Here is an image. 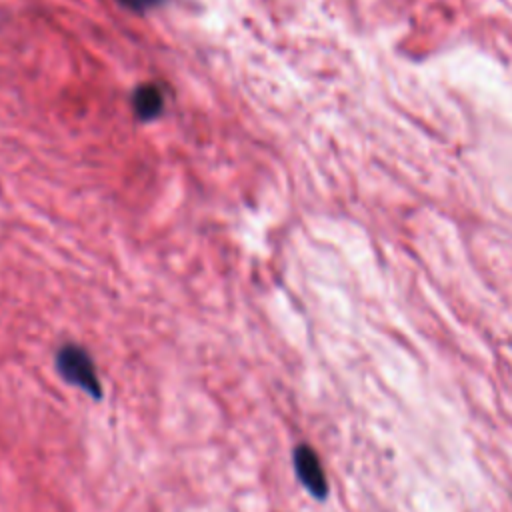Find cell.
<instances>
[{
  "label": "cell",
  "mask_w": 512,
  "mask_h": 512,
  "mask_svg": "<svg viewBox=\"0 0 512 512\" xmlns=\"http://www.w3.org/2000/svg\"><path fill=\"white\" fill-rule=\"evenodd\" d=\"M132 106H134V112L140 120H152L162 112L164 96L154 84H144V86L134 90Z\"/></svg>",
  "instance_id": "cell-3"
},
{
  "label": "cell",
  "mask_w": 512,
  "mask_h": 512,
  "mask_svg": "<svg viewBox=\"0 0 512 512\" xmlns=\"http://www.w3.org/2000/svg\"><path fill=\"white\" fill-rule=\"evenodd\" d=\"M294 470L300 480V484L318 500L326 498L328 494V482L322 470V464L316 456V452L308 444H300L294 448Z\"/></svg>",
  "instance_id": "cell-2"
},
{
  "label": "cell",
  "mask_w": 512,
  "mask_h": 512,
  "mask_svg": "<svg viewBox=\"0 0 512 512\" xmlns=\"http://www.w3.org/2000/svg\"><path fill=\"white\" fill-rule=\"evenodd\" d=\"M56 370L62 380L84 390L94 400L102 398V386L96 374V366L86 348L78 344H64L56 352Z\"/></svg>",
  "instance_id": "cell-1"
},
{
  "label": "cell",
  "mask_w": 512,
  "mask_h": 512,
  "mask_svg": "<svg viewBox=\"0 0 512 512\" xmlns=\"http://www.w3.org/2000/svg\"><path fill=\"white\" fill-rule=\"evenodd\" d=\"M120 2L124 8L128 10H136V12H144V10H150L154 6H158L162 0H116Z\"/></svg>",
  "instance_id": "cell-4"
}]
</instances>
